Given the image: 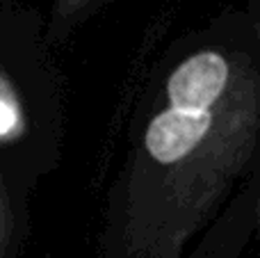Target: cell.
<instances>
[{"label":"cell","mask_w":260,"mask_h":258,"mask_svg":"<svg viewBox=\"0 0 260 258\" xmlns=\"http://www.w3.org/2000/svg\"><path fill=\"white\" fill-rule=\"evenodd\" d=\"M212 110L167 108L146 128L144 144L155 163L176 165L201 146L212 128Z\"/></svg>","instance_id":"6da1fadb"},{"label":"cell","mask_w":260,"mask_h":258,"mask_svg":"<svg viewBox=\"0 0 260 258\" xmlns=\"http://www.w3.org/2000/svg\"><path fill=\"white\" fill-rule=\"evenodd\" d=\"M231 67L219 53L203 50L176 67L167 82L171 108L212 110L226 91Z\"/></svg>","instance_id":"7a4b0ae2"},{"label":"cell","mask_w":260,"mask_h":258,"mask_svg":"<svg viewBox=\"0 0 260 258\" xmlns=\"http://www.w3.org/2000/svg\"><path fill=\"white\" fill-rule=\"evenodd\" d=\"M23 128L21 105L7 78L0 73V140H9Z\"/></svg>","instance_id":"3957f363"}]
</instances>
